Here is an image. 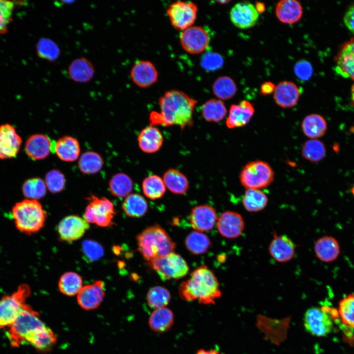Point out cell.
Instances as JSON below:
<instances>
[{
    "instance_id": "cell-1",
    "label": "cell",
    "mask_w": 354,
    "mask_h": 354,
    "mask_svg": "<svg viewBox=\"0 0 354 354\" xmlns=\"http://www.w3.org/2000/svg\"><path fill=\"white\" fill-rule=\"evenodd\" d=\"M197 101L183 91H166L158 100L160 112L152 111L149 125L178 126L181 130L193 125V112Z\"/></svg>"
},
{
    "instance_id": "cell-2",
    "label": "cell",
    "mask_w": 354,
    "mask_h": 354,
    "mask_svg": "<svg viewBox=\"0 0 354 354\" xmlns=\"http://www.w3.org/2000/svg\"><path fill=\"white\" fill-rule=\"evenodd\" d=\"M179 295L187 301L197 300L203 304H213L221 297L219 281L213 272L207 266L195 269L190 277L180 284Z\"/></svg>"
},
{
    "instance_id": "cell-3",
    "label": "cell",
    "mask_w": 354,
    "mask_h": 354,
    "mask_svg": "<svg viewBox=\"0 0 354 354\" xmlns=\"http://www.w3.org/2000/svg\"><path fill=\"white\" fill-rule=\"evenodd\" d=\"M138 250L148 262L174 252L176 243L158 224L148 226L136 237Z\"/></svg>"
},
{
    "instance_id": "cell-4",
    "label": "cell",
    "mask_w": 354,
    "mask_h": 354,
    "mask_svg": "<svg viewBox=\"0 0 354 354\" xmlns=\"http://www.w3.org/2000/svg\"><path fill=\"white\" fill-rule=\"evenodd\" d=\"M11 213L17 229L28 235L40 231L44 227L47 216L37 200L28 199L16 203Z\"/></svg>"
},
{
    "instance_id": "cell-5",
    "label": "cell",
    "mask_w": 354,
    "mask_h": 354,
    "mask_svg": "<svg viewBox=\"0 0 354 354\" xmlns=\"http://www.w3.org/2000/svg\"><path fill=\"white\" fill-rule=\"evenodd\" d=\"M44 325L39 314L26 304L7 332L11 346L17 348L23 345L28 335Z\"/></svg>"
},
{
    "instance_id": "cell-6",
    "label": "cell",
    "mask_w": 354,
    "mask_h": 354,
    "mask_svg": "<svg viewBox=\"0 0 354 354\" xmlns=\"http://www.w3.org/2000/svg\"><path fill=\"white\" fill-rule=\"evenodd\" d=\"M274 177L271 166L261 160L249 162L243 166L239 175L240 183L244 187L259 190L269 185Z\"/></svg>"
},
{
    "instance_id": "cell-7",
    "label": "cell",
    "mask_w": 354,
    "mask_h": 354,
    "mask_svg": "<svg viewBox=\"0 0 354 354\" xmlns=\"http://www.w3.org/2000/svg\"><path fill=\"white\" fill-rule=\"evenodd\" d=\"M30 289L26 284L20 285L11 295L0 299V329L9 327L16 320L25 306Z\"/></svg>"
},
{
    "instance_id": "cell-8",
    "label": "cell",
    "mask_w": 354,
    "mask_h": 354,
    "mask_svg": "<svg viewBox=\"0 0 354 354\" xmlns=\"http://www.w3.org/2000/svg\"><path fill=\"white\" fill-rule=\"evenodd\" d=\"M148 263L150 266L164 281L182 278L189 270L185 260L174 252L153 259Z\"/></svg>"
},
{
    "instance_id": "cell-9",
    "label": "cell",
    "mask_w": 354,
    "mask_h": 354,
    "mask_svg": "<svg viewBox=\"0 0 354 354\" xmlns=\"http://www.w3.org/2000/svg\"><path fill=\"white\" fill-rule=\"evenodd\" d=\"M84 214V218L89 224L107 227L113 224L116 210L113 203L105 197L91 195Z\"/></svg>"
},
{
    "instance_id": "cell-10",
    "label": "cell",
    "mask_w": 354,
    "mask_h": 354,
    "mask_svg": "<svg viewBox=\"0 0 354 354\" xmlns=\"http://www.w3.org/2000/svg\"><path fill=\"white\" fill-rule=\"evenodd\" d=\"M327 306L312 307L305 312L303 318L304 326L311 334L324 337L332 331L333 318Z\"/></svg>"
},
{
    "instance_id": "cell-11",
    "label": "cell",
    "mask_w": 354,
    "mask_h": 354,
    "mask_svg": "<svg viewBox=\"0 0 354 354\" xmlns=\"http://www.w3.org/2000/svg\"><path fill=\"white\" fill-rule=\"evenodd\" d=\"M197 13V4L191 1H175L167 9L172 25L182 31L192 26L196 20Z\"/></svg>"
},
{
    "instance_id": "cell-12",
    "label": "cell",
    "mask_w": 354,
    "mask_h": 354,
    "mask_svg": "<svg viewBox=\"0 0 354 354\" xmlns=\"http://www.w3.org/2000/svg\"><path fill=\"white\" fill-rule=\"evenodd\" d=\"M210 35L208 31L201 26H191L180 34L179 40L183 49L191 54H198L204 51L208 46Z\"/></svg>"
},
{
    "instance_id": "cell-13",
    "label": "cell",
    "mask_w": 354,
    "mask_h": 354,
    "mask_svg": "<svg viewBox=\"0 0 354 354\" xmlns=\"http://www.w3.org/2000/svg\"><path fill=\"white\" fill-rule=\"evenodd\" d=\"M89 228V223L84 218L71 215L59 222L58 232L60 239L71 242L81 238Z\"/></svg>"
},
{
    "instance_id": "cell-14",
    "label": "cell",
    "mask_w": 354,
    "mask_h": 354,
    "mask_svg": "<svg viewBox=\"0 0 354 354\" xmlns=\"http://www.w3.org/2000/svg\"><path fill=\"white\" fill-rule=\"evenodd\" d=\"M22 143V138L12 125H0V159H7L16 156Z\"/></svg>"
},
{
    "instance_id": "cell-15",
    "label": "cell",
    "mask_w": 354,
    "mask_h": 354,
    "mask_svg": "<svg viewBox=\"0 0 354 354\" xmlns=\"http://www.w3.org/2000/svg\"><path fill=\"white\" fill-rule=\"evenodd\" d=\"M334 61L335 71L354 81V37L341 45Z\"/></svg>"
},
{
    "instance_id": "cell-16",
    "label": "cell",
    "mask_w": 354,
    "mask_h": 354,
    "mask_svg": "<svg viewBox=\"0 0 354 354\" xmlns=\"http://www.w3.org/2000/svg\"><path fill=\"white\" fill-rule=\"evenodd\" d=\"M105 294V284L101 280L83 286L77 295L79 305L87 310L98 307L102 302Z\"/></svg>"
},
{
    "instance_id": "cell-17",
    "label": "cell",
    "mask_w": 354,
    "mask_h": 354,
    "mask_svg": "<svg viewBox=\"0 0 354 354\" xmlns=\"http://www.w3.org/2000/svg\"><path fill=\"white\" fill-rule=\"evenodd\" d=\"M230 18L233 24L240 29L254 26L259 19V13L253 4L248 2H238L231 9Z\"/></svg>"
},
{
    "instance_id": "cell-18",
    "label": "cell",
    "mask_w": 354,
    "mask_h": 354,
    "mask_svg": "<svg viewBox=\"0 0 354 354\" xmlns=\"http://www.w3.org/2000/svg\"><path fill=\"white\" fill-rule=\"evenodd\" d=\"M244 226L242 216L233 211L224 212L217 221V229L220 235L230 239L239 236L244 230Z\"/></svg>"
},
{
    "instance_id": "cell-19",
    "label": "cell",
    "mask_w": 354,
    "mask_h": 354,
    "mask_svg": "<svg viewBox=\"0 0 354 354\" xmlns=\"http://www.w3.org/2000/svg\"><path fill=\"white\" fill-rule=\"evenodd\" d=\"M216 212L211 206L201 205L194 207L190 212L189 221L191 226L197 231L205 232L211 230L217 221Z\"/></svg>"
},
{
    "instance_id": "cell-20",
    "label": "cell",
    "mask_w": 354,
    "mask_h": 354,
    "mask_svg": "<svg viewBox=\"0 0 354 354\" xmlns=\"http://www.w3.org/2000/svg\"><path fill=\"white\" fill-rule=\"evenodd\" d=\"M133 82L142 88H146L154 84L158 79V74L155 66L150 61H137L130 71Z\"/></svg>"
},
{
    "instance_id": "cell-21",
    "label": "cell",
    "mask_w": 354,
    "mask_h": 354,
    "mask_svg": "<svg viewBox=\"0 0 354 354\" xmlns=\"http://www.w3.org/2000/svg\"><path fill=\"white\" fill-rule=\"evenodd\" d=\"M55 144L46 135L35 134L26 141L25 149L27 155L32 159L39 160L46 158L54 149Z\"/></svg>"
},
{
    "instance_id": "cell-22",
    "label": "cell",
    "mask_w": 354,
    "mask_h": 354,
    "mask_svg": "<svg viewBox=\"0 0 354 354\" xmlns=\"http://www.w3.org/2000/svg\"><path fill=\"white\" fill-rule=\"evenodd\" d=\"M295 244L288 236L276 233L268 246L270 256L279 263L291 261L295 256Z\"/></svg>"
},
{
    "instance_id": "cell-23",
    "label": "cell",
    "mask_w": 354,
    "mask_h": 354,
    "mask_svg": "<svg viewBox=\"0 0 354 354\" xmlns=\"http://www.w3.org/2000/svg\"><path fill=\"white\" fill-rule=\"evenodd\" d=\"M300 91L293 82L284 81L280 82L275 88L273 98L275 103L284 108L295 106L299 98Z\"/></svg>"
},
{
    "instance_id": "cell-24",
    "label": "cell",
    "mask_w": 354,
    "mask_h": 354,
    "mask_svg": "<svg viewBox=\"0 0 354 354\" xmlns=\"http://www.w3.org/2000/svg\"><path fill=\"white\" fill-rule=\"evenodd\" d=\"M254 113V108L248 101L242 100L238 104L232 105L226 120L229 128L240 127L246 125Z\"/></svg>"
},
{
    "instance_id": "cell-25",
    "label": "cell",
    "mask_w": 354,
    "mask_h": 354,
    "mask_svg": "<svg viewBox=\"0 0 354 354\" xmlns=\"http://www.w3.org/2000/svg\"><path fill=\"white\" fill-rule=\"evenodd\" d=\"M162 133L156 127L148 126L143 128L138 137V145L144 152L153 153L158 151L163 145Z\"/></svg>"
},
{
    "instance_id": "cell-26",
    "label": "cell",
    "mask_w": 354,
    "mask_h": 354,
    "mask_svg": "<svg viewBox=\"0 0 354 354\" xmlns=\"http://www.w3.org/2000/svg\"><path fill=\"white\" fill-rule=\"evenodd\" d=\"M314 248L317 258L324 263L336 260L340 253L338 241L331 236H325L319 238L316 241Z\"/></svg>"
},
{
    "instance_id": "cell-27",
    "label": "cell",
    "mask_w": 354,
    "mask_h": 354,
    "mask_svg": "<svg viewBox=\"0 0 354 354\" xmlns=\"http://www.w3.org/2000/svg\"><path fill=\"white\" fill-rule=\"evenodd\" d=\"M303 13L302 7L295 0H282L278 1L275 7V14L282 23L293 24L298 21Z\"/></svg>"
},
{
    "instance_id": "cell-28",
    "label": "cell",
    "mask_w": 354,
    "mask_h": 354,
    "mask_svg": "<svg viewBox=\"0 0 354 354\" xmlns=\"http://www.w3.org/2000/svg\"><path fill=\"white\" fill-rule=\"evenodd\" d=\"M94 73L95 69L92 63L84 57L74 59L68 67L69 77L77 83L88 82L92 79Z\"/></svg>"
},
{
    "instance_id": "cell-29",
    "label": "cell",
    "mask_w": 354,
    "mask_h": 354,
    "mask_svg": "<svg viewBox=\"0 0 354 354\" xmlns=\"http://www.w3.org/2000/svg\"><path fill=\"white\" fill-rule=\"evenodd\" d=\"M56 339L52 330L44 325L28 335L26 338L25 343L30 344L39 352H45L54 346Z\"/></svg>"
},
{
    "instance_id": "cell-30",
    "label": "cell",
    "mask_w": 354,
    "mask_h": 354,
    "mask_svg": "<svg viewBox=\"0 0 354 354\" xmlns=\"http://www.w3.org/2000/svg\"><path fill=\"white\" fill-rule=\"evenodd\" d=\"M54 151L61 160L73 162L76 160L80 153V147L77 139L69 136L59 139L55 144Z\"/></svg>"
},
{
    "instance_id": "cell-31",
    "label": "cell",
    "mask_w": 354,
    "mask_h": 354,
    "mask_svg": "<svg viewBox=\"0 0 354 354\" xmlns=\"http://www.w3.org/2000/svg\"><path fill=\"white\" fill-rule=\"evenodd\" d=\"M162 179L166 187L174 194H184L189 189V183L187 177L175 168L166 171Z\"/></svg>"
},
{
    "instance_id": "cell-32",
    "label": "cell",
    "mask_w": 354,
    "mask_h": 354,
    "mask_svg": "<svg viewBox=\"0 0 354 354\" xmlns=\"http://www.w3.org/2000/svg\"><path fill=\"white\" fill-rule=\"evenodd\" d=\"M301 128L306 136L311 139H317L325 134L327 126L323 116L313 114L304 118L301 123Z\"/></svg>"
},
{
    "instance_id": "cell-33",
    "label": "cell",
    "mask_w": 354,
    "mask_h": 354,
    "mask_svg": "<svg viewBox=\"0 0 354 354\" xmlns=\"http://www.w3.org/2000/svg\"><path fill=\"white\" fill-rule=\"evenodd\" d=\"M174 314L171 310L165 307L154 309L150 314L148 324L153 331L163 333L170 329L174 323Z\"/></svg>"
},
{
    "instance_id": "cell-34",
    "label": "cell",
    "mask_w": 354,
    "mask_h": 354,
    "mask_svg": "<svg viewBox=\"0 0 354 354\" xmlns=\"http://www.w3.org/2000/svg\"><path fill=\"white\" fill-rule=\"evenodd\" d=\"M122 207L127 216L139 218L146 213L148 205L143 196L139 194L133 193L125 197L122 203Z\"/></svg>"
},
{
    "instance_id": "cell-35",
    "label": "cell",
    "mask_w": 354,
    "mask_h": 354,
    "mask_svg": "<svg viewBox=\"0 0 354 354\" xmlns=\"http://www.w3.org/2000/svg\"><path fill=\"white\" fill-rule=\"evenodd\" d=\"M267 203L266 195L259 189H247L242 199L244 208L250 212H256L263 210Z\"/></svg>"
},
{
    "instance_id": "cell-36",
    "label": "cell",
    "mask_w": 354,
    "mask_h": 354,
    "mask_svg": "<svg viewBox=\"0 0 354 354\" xmlns=\"http://www.w3.org/2000/svg\"><path fill=\"white\" fill-rule=\"evenodd\" d=\"M201 112L207 121L218 122L225 117L227 110L221 100L210 99L203 105Z\"/></svg>"
},
{
    "instance_id": "cell-37",
    "label": "cell",
    "mask_w": 354,
    "mask_h": 354,
    "mask_svg": "<svg viewBox=\"0 0 354 354\" xmlns=\"http://www.w3.org/2000/svg\"><path fill=\"white\" fill-rule=\"evenodd\" d=\"M133 183L127 175L119 173L115 174L109 182V188L111 194L118 198L126 197L131 194Z\"/></svg>"
},
{
    "instance_id": "cell-38",
    "label": "cell",
    "mask_w": 354,
    "mask_h": 354,
    "mask_svg": "<svg viewBox=\"0 0 354 354\" xmlns=\"http://www.w3.org/2000/svg\"><path fill=\"white\" fill-rule=\"evenodd\" d=\"M211 245V241L207 236L197 231L189 233L185 239V245L186 248L194 255L205 253Z\"/></svg>"
},
{
    "instance_id": "cell-39",
    "label": "cell",
    "mask_w": 354,
    "mask_h": 354,
    "mask_svg": "<svg viewBox=\"0 0 354 354\" xmlns=\"http://www.w3.org/2000/svg\"><path fill=\"white\" fill-rule=\"evenodd\" d=\"M142 187L144 194L150 200L161 198L166 189L163 179L156 175H150L145 178Z\"/></svg>"
},
{
    "instance_id": "cell-40",
    "label": "cell",
    "mask_w": 354,
    "mask_h": 354,
    "mask_svg": "<svg viewBox=\"0 0 354 354\" xmlns=\"http://www.w3.org/2000/svg\"><path fill=\"white\" fill-rule=\"evenodd\" d=\"M59 289L63 294L68 296L77 295L83 287L81 276L74 272H67L60 277Z\"/></svg>"
},
{
    "instance_id": "cell-41",
    "label": "cell",
    "mask_w": 354,
    "mask_h": 354,
    "mask_svg": "<svg viewBox=\"0 0 354 354\" xmlns=\"http://www.w3.org/2000/svg\"><path fill=\"white\" fill-rule=\"evenodd\" d=\"M103 165V161L101 156L93 151L84 152L80 157L78 162L79 170L85 174L97 173L101 169Z\"/></svg>"
},
{
    "instance_id": "cell-42",
    "label": "cell",
    "mask_w": 354,
    "mask_h": 354,
    "mask_svg": "<svg viewBox=\"0 0 354 354\" xmlns=\"http://www.w3.org/2000/svg\"><path fill=\"white\" fill-rule=\"evenodd\" d=\"M38 56L51 62L56 61L60 55V49L58 44L48 38L39 39L36 45Z\"/></svg>"
},
{
    "instance_id": "cell-43",
    "label": "cell",
    "mask_w": 354,
    "mask_h": 354,
    "mask_svg": "<svg viewBox=\"0 0 354 354\" xmlns=\"http://www.w3.org/2000/svg\"><path fill=\"white\" fill-rule=\"evenodd\" d=\"M212 91L220 99L228 100L235 95L236 86L234 81L230 77L221 76L213 83Z\"/></svg>"
},
{
    "instance_id": "cell-44",
    "label": "cell",
    "mask_w": 354,
    "mask_h": 354,
    "mask_svg": "<svg viewBox=\"0 0 354 354\" xmlns=\"http://www.w3.org/2000/svg\"><path fill=\"white\" fill-rule=\"evenodd\" d=\"M303 157L312 162L321 161L325 156L326 148L324 144L318 139L306 141L302 148Z\"/></svg>"
},
{
    "instance_id": "cell-45",
    "label": "cell",
    "mask_w": 354,
    "mask_h": 354,
    "mask_svg": "<svg viewBox=\"0 0 354 354\" xmlns=\"http://www.w3.org/2000/svg\"><path fill=\"white\" fill-rule=\"evenodd\" d=\"M169 291L162 286L151 288L147 295V300L148 305L154 309L165 307L171 299Z\"/></svg>"
},
{
    "instance_id": "cell-46",
    "label": "cell",
    "mask_w": 354,
    "mask_h": 354,
    "mask_svg": "<svg viewBox=\"0 0 354 354\" xmlns=\"http://www.w3.org/2000/svg\"><path fill=\"white\" fill-rule=\"evenodd\" d=\"M46 188L45 181L39 177H33L24 182L22 190L27 199L37 200L45 195Z\"/></svg>"
},
{
    "instance_id": "cell-47",
    "label": "cell",
    "mask_w": 354,
    "mask_h": 354,
    "mask_svg": "<svg viewBox=\"0 0 354 354\" xmlns=\"http://www.w3.org/2000/svg\"><path fill=\"white\" fill-rule=\"evenodd\" d=\"M338 315L346 325L354 328V294H350L339 302Z\"/></svg>"
},
{
    "instance_id": "cell-48",
    "label": "cell",
    "mask_w": 354,
    "mask_h": 354,
    "mask_svg": "<svg viewBox=\"0 0 354 354\" xmlns=\"http://www.w3.org/2000/svg\"><path fill=\"white\" fill-rule=\"evenodd\" d=\"M45 182L47 189L53 193L61 191L64 188L65 179L63 174L58 170L53 169L47 173Z\"/></svg>"
},
{
    "instance_id": "cell-49",
    "label": "cell",
    "mask_w": 354,
    "mask_h": 354,
    "mask_svg": "<svg viewBox=\"0 0 354 354\" xmlns=\"http://www.w3.org/2000/svg\"><path fill=\"white\" fill-rule=\"evenodd\" d=\"M15 5L13 1L0 0V34L7 31Z\"/></svg>"
},
{
    "instance_id": "cell-50",
    "label": "cell",
    "mask_w": 354,
    "mask_h": 354,
    "mask_svg": "<svg viewBox=\"0 0 354 354\" xmlns=\"http://www.w3.org/2000/svg\"><path fill=\"white\" fill-rule=\"evenodd\" d=\"M200 63L201 66L206 70L213 71L222 67L224 59L218 53L207 52L202 56Z\"/></svg>"
},
{
    "instance_id": "cell-51",
    "label": "cell",
    "mask_w": 354,
    "mask_h": 354,
    "mask_svg": "<svg viewBox=\"0 0 354 354\" xmlns=\"http://www.w3.org/2000/svg\"><path fill=\"white\" fill-rule=\"evenodd\" d=\"M82 250L87 259L90 261L99 259L104 254L102 246L91 240H86L83 242Z\"/></svg>"
},
{
    "instance_id": "cell-52",
    "label": "cell",
    "mask_w": 354,
    "mask_h": 354,
    "mask_svg": "<svg viewBox=\"0 0 354 354\" xmlns=\"http://www.w3.org/2000/svg\"><path fill=\"white\" fill-rule=\"evenodd\" d=\"M296 76L302 80L309 79L313 74V68L308 61L302 59L296 62L294 67Z\"/></svg>"
},
{
    "instance_id": "cell-53",
    "label": "cell",
    "mask_w": 354,
    "mask_h": 354,
    "mask_svg": "<svg viewBox=\"0 0 354 354\" xmlns=\"http://www.w3.org/2000/svg\"><path fill=\"white\" fill-rule=\"evenodd\" d=\"M343 19L346 27L354 34V3L348 8Z\"/></svg>"
},
{
    "instance_id": "cell-54",
    "label": "cell",
    "mask_w": 354,
    "mask_h": 354,
    "mask_svg": "<svg viewBox=\"0 0 354 354\" xmlns=\"http://www.w3.org/2000/svg\"><path fill=\"white\" fill-rule=\"evenodd\" d=\"M275 88V85L271 82H266L261 87L260 92L263 95L270 94Z\"/></svg>"
},
{
    "instance_id": "cell-55",
    "label": "cell",
    "mask_w": 354,
    "mask_h": 354,
    "mask_svg": "<svg viewBox=\"0 0 354 354\" xmlns=\"http://www.w3.org/2000/svg\"><path fill=\"white\" fill-rule=\"evenodd\" d=\"M255 7L258 13H262L266 10L265 4L262 2H256Z\"/></svg>"
},
{
    "instance_id": "cell-56",
    "label": "cell",
    "mask_w": 354,
    "mask_h": 354,
    "mask_svg": "<svg viewBox=\"0 0 354 354\" xmlns=\"http://www.w3.org/2000/svg\"><path fill=\"white\" fill-rule=\"evenodd\" d=\"M196 354H220L219 352L215 350H206L201 349L198 350Z\"/></svg>"
},
{
    "instance_id": "cell-57",
    "label": "cell",
    "mask_w": 354,
    "mask_h": 354,
    "mask_svg": "<svg viewBox=\"0 0 354 354\" xmlns=\"http://www.w3.org/2000/svg\"><path fill=\"white\" fill-rule=\"evenodd\" d=\"M351 100L352 103L354 107V84L351 88Z\"/></svg>"
},
{
    "instance_id": "cell-58",
    "label": "cell",
    "mask_w": 354,
    "mask_h": 354,
    "mask_svg": "<svg viewBox=\"0 0 354 354\" xmlns=\"http://www.w3.org/2000/svg\"><path fill=\"white\" fill-rule=\"evenodd\" d=\"M230 0H220V1H217L219 4H227L230 2Z\"/></svg>"
},
{
    "instance_id": "cell-59",
    "label": "cell",
    "mask_w": 354,
    "mask_h": 354,
    "mask_svg": "<svg viewBox=\"0 0 354 354\" xmlns=\"http://www.w3.org/2000/svg\"><path fill=\"white\" fill-rule=\"evenodd\" d=\"M351 192L354 196V186L351 189Z\"/></svg>"
}]
</instances>
